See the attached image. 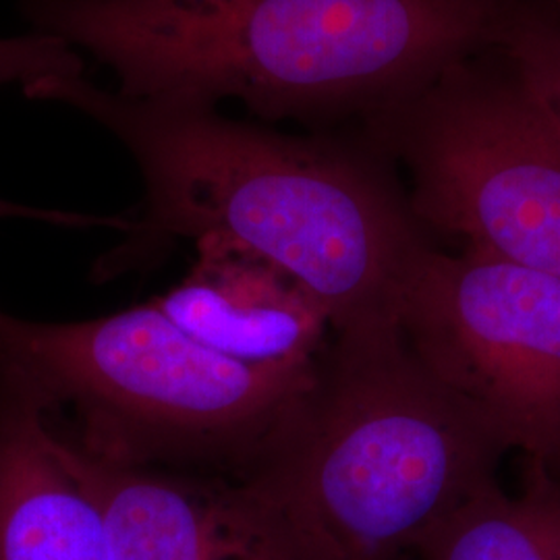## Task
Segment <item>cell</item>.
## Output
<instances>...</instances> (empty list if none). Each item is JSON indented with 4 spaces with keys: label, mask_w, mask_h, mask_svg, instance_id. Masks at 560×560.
<instances>
[{
    "label": "cell",
    "mask_w": 560,
    "mask_h": 560,
    "mask_svg": "<svg viewBox=\"0 0 560 560\" xmlns=\"http://www.w3.org/2000/svg\"><path fill=\"white\" fill-rule=\"evenodd\" d=\"M83 75V59L67 42L32 32L18 38H0V90L18 85L25 94L42 81ZM0 219H34L65 226L122 229V217H88L55 210H38L0 200Z\"/></svg>",
    "instance_id": "11"
},
{
    "label": "cell",
    "mask_w": 560,
    "mask_h": 560,
    "mask_svg": "<svg viewBox=\"0 0 560 560\" xmlns=\"http://www.w3.org/2000/svg\"><path fill=\"white\" fill-rule=\"evenodd\" d=\"M413 560H560V478L529 459L520 494L497 480L442 520Z\"/></svg>",
    "instance_id": "10"
},
{
    "label": "cell",
    "mask_w": 560,
    "mask_h": 560,
    "mask_svg": "<svg viewBox=\"0 0 560 560\" xmlns=\"http://www.w3.org/2000/svg\"><path fill=\"white\" fill-rule=\"evenodd\" d=\"M133 98L240 101L266 119L360 115L494 44L513 0H20Z\"/></svg>",
    "instance_id": "2"
},
{
    "label": "cell",
    "mask_w": 560,
    "mask_h": 560,
    "mask_svg": "<svg viewBox=\"0 0 560 560\" xmlns=\"http://www.w3.org/2000/svg\"><path fill=\"white\" fill-rule=\"evenodd\" d=\"M399 324L418 360L511 448L544 467L559 463L560 277L467 247H428Z\"/></svg>",
    "instance_id": "6"
},
{
    "label": "cell",
    "mask_w": 560,
    "mask_h": 560,
    "mask_svg": "<svg viewBox=\"0 0 560 560\" xmlns=\"http://www.w3.org/2000/svg\"><path fill=\"white\" fill-rule=\"evenodd\" d=\"M497 44L532 81L560 122V11L513 0Z\"/></svg>",
    "instance_id": "12"
},
{
    "label": "cell",
    "mask_w": 560,
    "mask_h": 560,
    "mask_svg": "<svg viewBox=\"0 0 560 560\" xmlns=\"http://www.w3.org/2000/svg\"><path fill=\"white\" fill-rule=\"evenodd\" d=\"M62 441L101 509L113 560H303L245 480L110 463Z\"/></svg>",
    "instance_id": "7"
},
{
    "label": "cell",
    "mask_w": 560,
    "mask_h": 560,
    "mask_svg": "<svg viewBox=\"0 0 560 560\" xmlns=\"http://www.w3.org/2000/svg\"><path fill=\"white\" fill-rule=\"evenodd\" d=\"M316 365V363H314ZM212 353L152 303L81 322L0 310V388L96 459L243 480L312 378Z\"/></svg>",
    "instance_id": "4"
},
{
    "label": "cell",
    "mask_w": 560,
    "mask_h": 560,
    "mask_svg": "<svg viewBox=\"0 0 560 560\" xmlns=\"http://www.w3.org/2000/svg\"><path fill=\"white\" fill-rule=\"evenodd\" d=\"M546 469H548V471H552L555 476H559L560 478V460L559 463H555V465H550V467H546Z\"/></svg>",
    "instance_id": "14"
},
{
    "label": "cell",
    "mask_w": 560,
    "mask_h": 560,
    "mask_svg": "<svg viewBox=\"0 0 560 560\" xmlns=\"http://www.w3.org/2000/svg\"><path fill=\"white\" fill-rule=\"evenodd\" d=\"M525 2H534V4H541V7H550L560 11V0H525Z\"/></svg>",
    "instance_id": "13"
},
{
    "label": "cell",
    "mask_w": 560,
    "mask_h": 560,
    "mask_svg": "<svg viewBox=\"0 0 560 560\" xmlns=\"http://www.w3.org/2000/svg\"><path fill=\"white\" fill-rule=\"evenodd\" d=\"M25 96L96 120L140 168V214L106 256V275L173 241L217 235L300 280L332 332L400 326L430 245L393 164L363 138L289 136L226 119L214 104L133 98L83 75L42 81Z\"/></svg>",
    "instance_id": "1"
},
{
    "label": "cell",
    "mask_w": 560,
    "mask_h": 560,
    "mask_svg": "<svg viewBox=\"0 0 560 560\" xmlns=\"http://www.w3.org/2000/svg\"><path fill=\"white\" fill-rule=\"evenodd\" d=\"M189 272L152 303L180 332L226 360L268 372L312 368L332 326L300 280L240 243L194 241Z\"/></svg>",
    "instance_id": "8"
},
{
    "label": "cell",
    "mask_w": 560,
    "mask_h": 560,
    "mask_svg": "<svg viewBox=\"0 0 560 560\" xmlns=\"http://www.w3.org/2000/svg\"><path fill=\"white\" fill-rule=\"evenodd\" d=\"M0 560H113L101 509L34 400L0 388Z\"/></svg>",
    "instance_id": "9"
},
{
    "label": "cell",
    "mask_w": 560,
    "mask_h": 560,
    "mask_svg": "<svg viewBox=\"0 0 560 560\" xmlns=\"http://www.w3.org/2000/svg\"><path fill=\"white\" fill-rule=\"evenodd\" d=\"M492 46V44H490ZM363 119L421 229L560 277V122L494 42Z\"/></svg>",
    "instance_id": "5"
},
{
    "label": "cell",
    "mask_w": 560,
    "mask_h": 560,
    "mask_svg": "<svg viewBox=\"0 0 560 560\" xmlns=\"http://www.w3.org/2000/svg\"><path fill=\"white\" fill-rule=\"evenodd\" d=\"M511 451L480 409L439 381L400 326L330 332L243 478L303 560H413L421 541Z\"/></svg>",
    "instance_id": "3"
}]
</instances>
